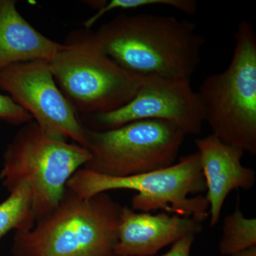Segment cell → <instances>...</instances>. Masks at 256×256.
Returning <instances> with one entry per match:
<instances>
[{"label":"cell","mask_w":256,"mask_h":256,"mask_svg":"<svg viewBox=\"0 0 256 256\" xmlns=\"http://www.w3.org/2000/svg\"><path fill=\"white\" fill-rule=\"evenodd\" d=\"M64 45L48 66L78 118L118 110L142 86L144 78L121 68L106 55L90 30L72 32Z\"/></svg>","instance_id":"3"},{"label":"cell","mask_w":256,"mask_h":256,"mask_svg":"<svg viewBox=\"0 0 256 256\" xmlns=\"http://www.w3.org/2000/svg\"><path fill=\"white\" fill-rule=\"evenodd\" d=\"M198 97L212 134L226 144L256 154V34L240 22L233 57L226 70L208 76Z\"/></svg>","instance_id":"4"},{"label":"cell","mask_w":256,"mask_h":256,"mask_svg":"<svg viewBox=\"0 0 256 256\" xmlns=\"http://www.w3.org/2000/svg\"><path fill=\"white\" fill-rule=\"evenodd\" d=\"M85 136L90 158L84 168L112 178L171 166L186 137L178 126L156 120L134 121L104 131L85 126Z\"/></svg>","instance_id":"7"},{"label":"cell","mask_w":256,"mask_h":256,"mask_svg":"<svg viewBox=\"0 0 256 256\" xmlns=\"http://www.w3.org/2000/svg\"><path fill=\"white\" fill-rule=\"evenodd\" d=\"M90 158L84 146L52 139L32 120L8 144L0 180L9 192L28 185L36 223L58 206L68 180Z\"/></svg>","instance_id":"6"},{"label":"cell","mask_w":256,"mask_h":256,"mask_svg":"<svg viewBox=\"0 0 256 256\" xmlns=\"http://www.w3.org/2000/svg\"><path fill=\"white\" fill-rule=\"evenodd\" d=\"M121 210L107 192L84 200L66 188L53 212L16 232L13 256H114Z\"/></svg>","instance_id":"2"},{"label":"cell","mask_w":256,"mask_h":256,"mask_svg":"<svg viewBox=\"0 0 256 256\" xmlns=\"http://www.w3.org/2000/svg\"><path fill=\"white\" fill-rule=\"evenodd\" d=\"M16 5L14 0H0V70L33 60L50 62L65 46L37 31Z\"/></svg>","instance_id":"12"},{"label":"cell","mask_w":256,"mask_h":256,"mask_svg":"<svg viewBox=\"0 0 256 256\" xmlns=\"http://www.w3.org/2000/svg\"><path fill=\"white\" fill-rule=\"evenodd\" d=\"M94 34L106 55L143 78L191 82L205 44L196 24L153 14L120 15Z\"/></svg>","instance_id":"1"},{"label":"cell","mask_w":256,"mask_h":256,"mask_svg":"<svg viewBox=\"0 0 256 256\" xmlns=\"http://www.w3.org/2000/svg\"><path fill=\"white\" fill-rule=\"evenodd\" d=\"M230 256H256V247L250 248L244 252H239Z\"/></svg>","instance_id":"18"},{"label":"cell","mask_w":256,"mask_h":256,"mask_svg":"<svg viewBox=\"0 0 256 256\" xmlns=\"http://www.w3.org/2000/svg\"><path fill=\"white\" fill-rule=\"evenodd\" d=\"M256 247V218H246L236 205L233 213L224 218L218 250L230 256Z\"/></svg>","instance_id":"14"},{"label":"cell","mask_w":256,"mask_h":256,"mask_svg":"<svg viewBox=\"0 0 256 256\" xmlns=\"http://www.w3.org/2000/svg\"><path fill=\"white\" fill-rule=\"evenodd\" d=\"M9 197L0 204V240L6 234L28 232L35 225L31 192L25 184L10 192Z\"/></svg>","instance_id":"13"},{"label":"cell","mask_w":256,"mask_h":256,"mask_svg":"<svg viewBox=\"0 0 256 256\" xmlns=\"http://www.w3.org/2000/svg\"><path fill=\"white\" fill-rule=\"evenodd\" d=\"M194 240L195 235L186 236L173 244L168 252L156 256H191L192 246Z\"/></svg>","instance_id":"17"},{"label":"cell","mask_w":256,"mask_h":256,"mask_svg":"<svg viewBox=\"0 0 256 256\" xmlns=\"http://www.w3.org/2000/svg\"><path fill=\"white\" fill-rule=\"evenodd\" d=\"M206 186L210 227L220 220L228 195L236 190H250L255 185V170L242 164L244 151L222 142L214 134L194 140Z\"/></svg>","instance_id":"11"},{"label":"cell","mask_w":256,"mask_h":256,"mask_svg":"<svg viewBox=\"0 0 256 256\" xmlns=\"http://www.w3.org/2000/svg\"><path fill=\"white\" fill-rule=\"evenodd\" d=\"M203 222L162 212L152 215L122 206L114 256H154L188 235L200 234Z\"/></svg>","instance_id":"10"},{"label":"cell","mask_w":256,"mask_h":256,"mask_svg":"<svg viewBox=\"0 0 256 256\" xmlns=\"http://www.w3.org/2000/svg\"><path fill=\"white\" fill-rule=\"evenodd\" d=\"M150 6H169L188 14H194L198 8L195 0H110L106 1L94 16L86 20L84 23V28L92 30V26L102 16L114 10H136Z\"/></svg>","instance_id":"15"},{"label":"cell","mask_w":256,"mask_h":256,"mask_svg":"<svg viewBox=\"0 0 256 256\" xmlns=\"http://www.w3.org/2000/svg\"><path fill=\"white\" fill-rule=\"evenodd\" d=\"M66 188L84 200L112 190H133L138 192L131 202L134 210H162L203 222L210 216V206L202 195L206 186L197 152L168 168L126 178L105 176L82 168L68 180Z\"/></svg>","instance_id":"5"},{"label":"cell","mask_w":256,"mask_h":256,"mask_svg":"<svg viewBox=\"0 0 256 256\" xmlns=\"http://www.w3.org/2000/svg\"><path fill=\"white\" fill-rule=\"evenodd\" d=\"M0 90L6 92L48 137L86 149L85 126L63 95L50 72L48 62L33 60L0 70Z\"/></svg>","instance_id":"8"},{"label":"cell","mask_w":256,"mask_h":256,"mask_svg":"<svg viewBox=\"0 0 256 256\" xmlns=\"http://www.w3.org/2000/svg\"><path fill=\"white\" fill-rule=\"evenodd\" d=\"M84 126L96 131L108 130L134 121L156 120L178 126L185 136H197L205 122L198 94L190 80L144 78L134 98L118 110L82 117Z\"/></svg>","instance_id":"9"},{"label":"cell","mask_w":256,"mask_h":256,"mask_svg":"<svg viewBox=\"0 0 256 256\" xmlns=\"http://www.w3.org/2000/svg\"><path fill=\"white\" fill-rule=\"evenodd\" d=\"M0 120L12 124H24L33 118L9 96L0 94Z\"/></svg>","instance_id":"16"}]
</instances>
